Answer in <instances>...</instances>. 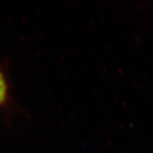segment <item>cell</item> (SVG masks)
Returning <instances> with one entry per match:
<instances>
[{"mask_svg": "<svg viewBox=\"0 0 153 153\" xmlns=\"http://www.w3.org/2000/svg\"><path fill=\"white\" fill-rule=\"evenodd\" d=\"M7 87L6 84L4 77L3 74L0 72V105L3 104L7 98Z\"/></svg>", "mask_w": 153, "mask_h": 153, "instance_id": "cell-1", "label": "cell"}]
</instances>
